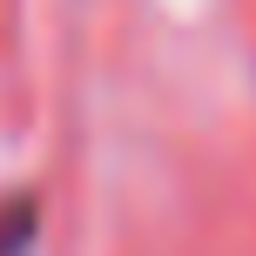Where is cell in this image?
<instances>
[{"mask_svg": "<svg viewBox=\"0 0 256 256\" xmlns=\"http://www.w3.org/2000/svg\"><path fill=\"white\" fill-rule=\"evenodd\" d=\"M27 236H34V209H27V202L0 209V256H20V250H27Z\"/></svg>", "mask_w": 256, "mask_h": 256, "instance_id": "1", "label": "cell"}]
</instances>
